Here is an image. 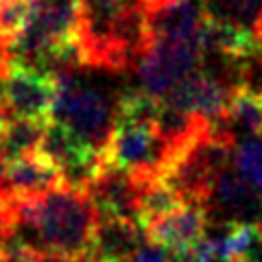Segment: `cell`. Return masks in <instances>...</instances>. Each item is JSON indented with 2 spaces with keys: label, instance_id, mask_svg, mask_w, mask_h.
Listing matches in <instances>:
<instances>
[{
  "label": "cell",
  "instance_id": "6da1fadb",
  "mask_svg": "<svg viewBox=\"0 0 262 262\" xmlns=\"http://www.w3.org/2000/svg\"><path fill=\"white\" fill-rule=\"evenodd\" d=\"M96 227L98 214L79 186L66 184L37 199L13 203V232L51 262H90Z\"/></svg>",
  "mask_w": 262,
  "mask_h": 262
},
{
  "label": "cell",
  "instance_id": "7a4b0ae2",
  "mask_svg": "<svg viewBox=\"0 0 262 262\" xmlns=\"http://www.w3.org/2000/svg\"><path fill=\"white\" fill-rule=\"evenodd\" d=\"M101 168L122 170L138 179H158L170 162V149L155 127L114 120L112 134L98 153Z\"/></svg>",
  "mask_w": 262,
  "mask_h": 262
},
{
  "label": "cell",
  "instance_id": "3957f363",
  "mask_svg": "<svg viewBox=\"0 0 262 262\" xmlns=\"http://www.w3.org/2000/svg\"><path fill=\"white\" fill-rule=\"evenodd\" d=\"M55 81L57 101L53 120L72 129L101 153L114 127L110 101L98 90L83 85L75 75H59L55 77Z\"/></svg>",
  "mask_w": 262,
  "mask_h": 262
},
{
  "label": "cell",
  "instance_id": "277c9868",
  "mask_svg": "<svg viewBox=\"0 0 262 262\" xmlns=\"http://www.w3.org/2000/svg\"><path fill=\"white\" fill-rule=\"evenodd\" d=\"M206 53L203 35L196 39H151L138 61L142 90L155 98H164L184 79L201 70Z\"/></svg>",
  "mask_w": 262,
  "mask_h": 262
},
{
  "label": "cell",
  "instance_id": "5b68a950",
  "mask_svg": "<svg viewBox=\"0 0 262 262\" xmlns=\"http://www.w3.org/2000/svg\"><path fill=\"white\" fill-rule=\"evenodd\" d=\"M57 101L53 75L22 61H11L0 75V107L13 118L51 122Z\"/></svg>",
  "mask_w": 262,
  "mask_h": 262
},
{
  "label": "cell",
  "instance_id": "8992f818",
  "mask_svg": "<svg viewBox=\"0 0 262 262\" xmlns=\"http://www.w3.org/2000/svg\"><path fill=\"white\" fill-rule=\"evenodd\" d=\"M37 153L53 162L70 186L85 188L101 170V158H98L96 146L57 120H51L46 125Z\"/></svg>",
  "mask_w": 262,
  "mask_h": 262
},
{
  "label": "cell",
  "instance_id": "52a82bcc",
  "mask_svg": "<svg viewBox=\"0 0 262 262\" xmlns=\"http://www.w3.org/2000/svg\"><path fill=\"white\" fill-rule=\"evenodd\" d=\"M229 94L225 83L216 77L208 75V72H194L188 79H184L173 92H168L162 98L168 107L179 110L192 118H199L208 125H227V105H229Z\"/></svg>",
  "mask_w": 262,
  "mask_h": 262
},
{
  "label": "cell",
  "instance_id": "ba28073f",
  "mask_svg": "<svg viewBox=\"0 0 262 262\" xmlns=\"http://www.w3.org/2000/svg\"><path fill=\"white\" fill-rule=\"evenodd\" d=\"M210 223V210L201 203H184L175 212L162 216L146 225L144 234L149 245H155L168 253L177 256L196 247L206 238V229Z\"/></svg>",
  "mask_w": 262,
  "mask_h": 262
},
{
  "label": "cell",
  "instance_id": "9c48e42d",
  "mask_svg": "<svg viewBox=\"0 0 262 262\" xmlns=\"http://www.w3.org/2000/svg\"><path fill=\"white\" fill-rule=\"evenodd\" d=\"M144 182L131 173L101 168L98 175L85 186V192L98 214V221L134 219L138 221Z\"/></svg>",
  "mask_w": 262,
  "mask_h": 262
},
{
  "label": "cell",
  "instance_id": "30bf717a",
  "mask_svg": "<svg viewBox=\"0 0 262 262\" xmlns=\"http://www.w3.org/2000/svg\"><path fill=\"white\" fill-rule=\"evenodd\" d=\"M66 184L68 182H66L63 173L53 162H48L39 153H31L7 162L5 188L0 194L9 196L13 201H29L53 192L57 188H63Z\"/></svg>",
  "mask_w": 262,
  "mask_h": 262
},
{
  "label": "cell",
  "instance_id": "8fae6325",
  "mask_svg": "<svg viewBox=\"0 0 262 262\" xmlns=\"http://www.w3.org/2000/svg\"><path fill=\"white\" fill-rule=\"evenodd\" d=\"M144 5L151 39H196L203 35L206 7L199 0H158Z\"/></svg>",
  "mask_w": 262,
  "mask_h": 262
},
{
  "label": "cell",
  "instance_id": "7c38bea8",
  "mask_svg": "<svg viewBox=\"0 0 262 262\" xmlns=\"http://www.w3.org/2000/svg\"><path fill=\"white\" fill-rule=\"evenodd\" d=\"M212 208L229 214L232 223H262V194L243 175L236 173L234 166L216 177L208 199V210Z\"/></svg>",
  "mask_w": 262,
  "mask_h": 262
},
{
  "label": "cell",
  "instance_id": "4fadbf2b",
  "mask_svg": "<svg viewBox=\"0 0 262 262\" xmlns=\"http://www.w3.org/2000/svg\"><path fill=\"white\" fill-rule=\"evenodd\" d=\"M146 238L144 227L134 219L98 221L90 262H131Z\"/></svg>",
  "mask_w": 262,
  "mask_h": 262
},
{
  "label": "cell",
  "instance_id": "5bb4252c",
  "mask_svg": "<svg viewBox=\"0 0 262 262\" xmlns=\"http://www.w3.org/2000/svg\"><path fill=\"white\" fill-rule=\"evenodd\" d=\"M203 42H206L208 53L214 51L232 63H243L253 57H262V44L258 42L256 33L232 20L214 18L208 13L206 24H203Z\"/></svg>",
  "mask_w": 262,
  "mask_h": 262
},
{
  "label": "cell",
  "instance_id": "9a60e30c",
  "mask_svg": "<svg viewBox=\"0 0 262 262\" xmlns=\"http://www.w3.org/2000/svg\"><path fill=\"white\" fill-rule=\"evenodd\" d=\"M227 127H241L251 138L262 140V90L249 83H238L229 94L227 105Z\"/></svg>",
  "mask_w": 262,
  "mask_h": 262
},
{
  "label": "cell",
  "instance_id": "2e32d148",
  "mask_svg": "<svg viewBox=\"0 0 262 262\" xmlns=\"http://www.w3.org/2000/svg\"><path fill=\"white\" fill-rule=\"evenodd\" d=\"M160 114H162V98H155L146 94L144 90H138V92H125L118 98L114 120L155 127Z\"/></svg>",
  "mask_w": 262,
  "mask_h": 262
},
{
  "label": "cell",
  "instance_id": "e0dca14e",
  "mask_svg": "<svg viewBox=\"0 0 262 262\" xmlns=\"http://www.w3.org/2000/svg\"><path fill=\"white\" fill-rule=\"evenodd\" d=\"M234 168L262 194V140L249 138L234 151Z\"/></svg>",
  "mask_w": 262,
  "mask_h": 262
},
{
  "label": "cell",
  "instance_id": "ac0fdd59",
  "mask_svg": "<svg viewBox=\"0 0 262 262\" xmlns=\"http://www.w3.org/2000/svg\"><path fill=\"white\" fill-rule=\"evenodd\" d=\"M131 262H173V260H170V256L164 249L155 247V245H144Z\"/></svg>",
  "mask_w": 262,
  "mask_h": 262
},
{
  "label": "cell",
  "instance_id": "d6986e66",
  "mask_svg": "<svg viewBox=\"0 0 262 262\" xmlns=\"http://www.w3.org/2000/svg\"><path fill=\"white\" fill-rule=\"evenodd\" d=\"M243 262H262V223H260V234H258V238H256L253 247L249 249L247 258H245Z\"/></svg>",
  "mask_w": 262,
  "mask_h": 262
},
{
  "label": "cell",
  "instance_id": "ffe728a7",
  "mask_svg": "<svg viewBox=\"0 0 262 262\" xmlns=\"http://www.w3.org/2000/svg\"><path fill=\"white\" fill-rule=\"evenodd\" d=\"M11 63V61H9ZM9 63H7V61H3V59H0V75H3V72L7 70V66H9Z\"/></svg>",
  "mask_w": 262,
  "mask_h": 262
}]
</instances>
